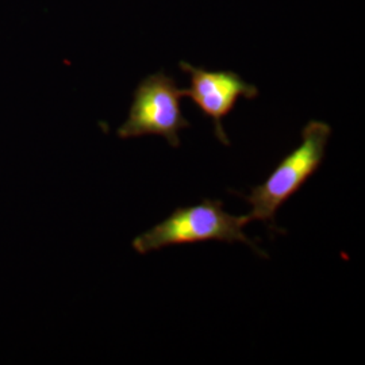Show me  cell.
Returning <instances> with one entry per match:
<instances>
[{"label":"cell","instance_id":"cell-1","mask_svg":"<svg viewBox=\"0 0 365 365\" xmlns=\"http://www.w3.org/2000/svg\"><path fill=\"white\" fill-rule=\"evenodd\" d=\"M245 225H248L247 215L235 217L223 210L221 200L205 199L200 205L175 210L167 220L135 237L133 248L140 255H146L172 245L207 241L242 242L267 257L244 233Z\"/></svg>","mask_w":365,"mask_h":365},{"label":"cell","instance_id":"cell-2","mask_svg":"<svg viewBox=\"0 0 365 365\" xmlns=\"http://www.w3.org/2000/svg\"><path fill=\"white\" fill-rule=\"evenodd\" d=\"M331 128L312 120L302 130V143L284 157L268 179L255 187L249 195H240L252 206L247 221H261L274 226L276 211L295 195L324 163Z\"/></svg>","mask_w":365,"mask_h":365},{"label":"cell","instance_id":"cell-3","mask_svg":"<svg viewBox=\"0 0 365 365\" xmlns=\"http://www.w3.org/2000/svg\"><path fill=\"white\" fill-rule=\"evenodd\" d=\"M182 88L164 72L145 78L134 91L129 118L118 129V135L120 138L161 135L170 146L178 148L179 131L190 128L182 115Z\"/></svg>","mask_w":365,"mask_h":365},{"label":"cell","instance_id":"cell-4","mask_svg":"<svg viewBox=\"0 0 365 365\" xmlns=\"http://www.w3.org/2000/svg\"><path fill=\"white\" fill-rule=\"evenodd\" d=\"M182 72L190 75V87L184 91L206 117L212 119L215 135L223 145L230 141L223 130L222 120L229 115L240 98L255 99L259 95L256 86L249 84L233 71H206L188 63H180Z\"/></svg>","mask_w":365,"mask_h":365}]
</instances>
